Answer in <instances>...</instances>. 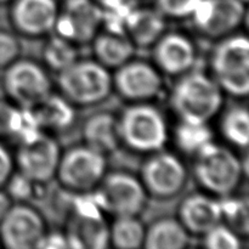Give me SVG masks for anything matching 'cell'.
<instances>
[{"instance_id": "cell-38", "label": "cell", "mask_w": 249, "mask_h": 249, "mask_svg": "<svg viewBox=\"0 0 249 249\" xmlns=\"http://www.w3.org/2000/svg\"><path fill=\"white\" fill-rule=\"evenodd\" d=\"M242 1H243V2H246V4H247V1H248V0H242Z\"/></svg>"}, {"instance_id": "cell-17", "label": "cell", "mask_w": 249, "mask_h": 249, "mask_svg": "<svg viewBox=\"0 0 249 249\" xmlns=\"http://www.w3.org/2000/svg\"><path fill=\"white\" fill-rule=\"evenodd\" d=\"M153 45L156 63L167 74H185L194 67L196 49L187 36L179 33L162 34Z\"/></svg>"}, {"instance_id": "cell-16", "label": "cell", "mask_w": 249, "mask_h": 249, "mask_svg": "<svg viewBox=\"0 0 249 249\" xmlns=\"http://www.w3.org/2000/svg\"><path fill=\"white\" fill-rule=\"evenodd\" d=\"M58 10L56 0H14L10 15L17 32L41 36L53 29Z\"/></svg>"}, {"instance_id": "cell-18", "label": "cell", "mask_w": 249, "mask_h": 249, "mask_svg": "<svg viewBox=\"0 0 249 249\" xmlns=\"http://www.w3.org/2000/svg\"><path fill=\"white\" fill-rule=\"evenodd\" d=\"M221 220L220 201L207 195H191L180 206L179 221L189 233L204 235Z\"/></svg>"}, {"instance_id": "cell-12", "label": "cell", "mask_w": 249, "mask_h": 249, "mask_svg": "<svg viewBox=\"0 0 249 249\" xmlns=\"http://www.w3.org/2000/svg\"><path fill=\"white\" fill-rule=\"evenodd\" d=\"M102 26V10L94 0H66L58 10L55 27L57 36L74 44L89 43Z\"/></svg>"}, {"instance_id": "cell-35", "label": "cell", "mask_w": 249, "mask_h": 249, "mask_svg": "<svg viewBox=\"0 0 249 249\" xmlns=\"http://www.w3.org/2000/svg\"><path fill=\"white\" fill-rule=\"evenodd\" d=\"M36 248H45V249H48V248H53V249L68 248L67 237H66V235H63V233L45 232L44 233L43 237H41L40 242L38 243V247Z\"/></svg>"}, {"instance_id": "cell-33", "label": "cell", "mask_w": 249, "mask_h": 249, "mask_svg": "<svg viewBox=\"0 0 249 249\" xmlns=\"http://www.w3.org/2000/svg\"><path fill=\"white\" fill-rule=\"evenodd\" d=\"M21 46L14 34L0 31V67L5 68L18 58Z\"/></svg>"}, {"instance_id": "cell-21", "label": "cell", "mask_w": 249, "mask_h": 249, "mask_svg": "<svg viewBox=\"0 0 249 249\" xmlns=\"http://www.w3.org/2000/svg\"><path fill=\"white\" fill-rule=\"evenodd\" d=\"M91 41L96 61L106 68H118L134 55L135 45L124 34L107 32L96 34Z\"/></svg>"}, {"instance_id": "cell-15", "label": "cell", "mask_w": 249, "mask_h": 249, "mask_svg": "<svg viewBox=\"0 0 249 249\" xmlns=\"http://www.w3.org/2000/svg\"><path fill=\"white\" fill-rule=\"evenodd\" d=\"M112 83L124 99L133 102H145L153 99L163 88V79L157 68L142 61L129 60L119 66Z\"/></svg>"}, {"instance_id": "cell-2", "label": "cell", "mask_w": 249, "mask_h": 249, "mask_svg": "<svg viewBox=\"0 0 249 249\" xmlns=\"http://www.w3.org/2000/svg\"><path fill=\"white\" fill-rule=\"evenodd\" d=\"M57 74L62 96L71 104L80 106L104 101L113 88L108 68L97 61L77 60Z\"/></svg>"}, {"instance_id": "cell-37", "label": "cell", "mask_w": 249, "mask_h": 249, "mask_svg": "<svg viewBox=\"0 0 249 249\" xmlns=\"http://www.w3.org/2000/svg\"><path fill=\"white\" fill-rule=\"evenodd\" d=\"M10 1V0H0V4H4V2H7Z\"/></svg>"}, {"instance_id": "cell-6", "label": "cell", "mask_w": 249, "mask_h": 249, "mask_svg": "<svg viewBox=\"0 0 249 249\" xmlns=\"http://www.w3.org/2000/svg\"><path fill=\"white\" fill-rule=\"evenodd\" d=\"M92 194L101 211L117 216L138 215L146 203L142 182L124 172L105 174Z\"/></svg>"}, {"instance_id": "cell-24", "label": "cell", "mask_w": 249, "mask_h": 249, "mask_svg": "<svg viewBox=\"0 0 249 249\" xmlns=\"http://www.w3.org/2000/svg\"><path fill=\"white\" fill-rule=\"evenodd\" d=\"M189 232L177 219L165 218L153 223L145 232L143 248L182 249L189 245Z\"/></svg>"}, {"instance_id": "cell-29", "label": "cell", "mask_w": 249, "mask_h": 249, "mask_svg": "<svg viewBox=\"0 0 249 249\" xmlns=\"http://www.w3.org/2000/svg\"><path fill=\"white\" fill-rule=\"evenodd\" d=\"M221 216L228 220V226L237 235H248V203L246 199L228 198L224 197L220 201Z\"/></svg>"}, {"instance_id": "cell-36", "label": "cell", "mask_w": 249, "mask_h": 249, "mask_svg": "<svg viewBox=\"0 0 249 249\" xmlns=\"http://www.w3.org/2000/svg\"><path fill=\"white\" fill-rule=\"evenodd\" d=\"M10 207H11V198L6 194V191H2V189H0V221L4 218Z\"/></svg>"}, {"instance_id": "cell-5", "label": "cell", "mask_w": 249, "mask_h": 249, "mask_svg": "<svg viewBox=\"0 0 249 249\" xmlns=\"http://www.w3.org/2000/svg\"><path fill=\"white\" fill-rule=\"evenodd\" d=\"M215 82L221 90L233 96H246L249 91V41L242 34L220 41L211 60Z\"/></svg>"}, {"instance_id": "cell-26", "label": "cell", "mask_w": 249, "mask_h": 249, "mask_svg": "<svg viewBox=\"0 0 249 249\" xmlns=\"http://www.w3.org/2000/svg\"><path fill=\"white\" fill-rule=\"evenodd\" d=\"M208 123H191L180 121L175 129V141L182 152L196 155L198 151L212 142L213 134Z\"/></svg>"}, {"instance_id": "cell-23", "label": "cell", "mask_w": 249, "mask_h": 249, "mask_svg": "<svg viewBox=\"0 0 249 249\" xmlns=\"http://www.w3.org/2000/svg\"><path fill=\"white\" fill-rule=\"evenodd\" d=\"M41 131L29 109L0 101V138H11L19 143Z\"/></svg>"}, {"instance_id": "cell-4", "label": "cell", "mask_w": 249, "mask_h": 249, "mask_svg": "<svg viewBox=\"0 0 249 249\" xmlns=\"http://www.w3.org/2000/svg\"><path fill=\"white\" fill-rule=\"evenodd\" d=\"M241 160L228 150L213 141L196 153L195 175L199 184L211 194L220 197L230 196L242 178Z\"/></svg>"}, {"instance_id": "cell-11", "label": "cell", "mask_w": 249, "mask_h": 249, "mask_svg": "<svg viewBox=\"0 0 249 249\" xmlns=\"http://www.w3.org/2000/svg\"><path fill=\"white\" fill-rule=\"evenodd\" d=\"M187 179L186 168L175 155L157 151L141 168L146 192L158 198H169L181 191Z\"/></svg>"}, {"instance_id": "cell-20", "label": "cell", "mask_w": 249, "mask_h": 249, "mask_svg": "<svg viewBox=\"0 0 249 249\" xmlns=\"http://www.w3.org/2000/svg\"><path fill=\"white\" fill-rule=\"evenodd\" d=\"M85 145L102 155L113 152L121 143L118 119L111 113H97L90 117L83 129Z\"/></svg>"}, {"instance_id": "cell-27", "label": "cell", "mask_w": 249, "mask_h": 249, "mask_svg": "<svg viewBox=\"0 0 249 249\" xmlns=\"http://www.w3.org/2000/svg\"><path fill=\"white\" fill-rule=\"evenodd\" d=\"M221 133L229 142L247 147L249 141V117L246 107L235 106L225 112L221 119Z\"/></svg>"}, {"instance_id": "cell-10", "label": "cell", "mask_w": 249, "mask_h": 249, "mask_svg": "<svg viewBox=\"0 0 249 249\" xmlns=\"http://www.w3.org/2000/svg\"><path fill=\"white\" fill-rule=\"evenodd\" d=\"M60 158L61 150L57 141L39 131L19 143L16 165L18 172L34 184H45L56 177Z\"/></svg>"}, {"instance_id": "cell-8", "label": "cell", "mask_w": 249, "mask_h": 249, "mask_svg": "<svg viewBox=\"0 0 249 249\" xmlns=\"http://www.w3.org/2000/svg\"><path fill=\"white\" fill-rule=\"evenodd\" d=\"M2 85L7 96L22 108H32L51 94L45 70L29 60H18L5 67Z\"/></svg>"}, {"instance_id": "cell-3", "label": "cell", "mask_w": 249, "mask_h": 249, "mask_svg": "<svg viewBox=\"0 0 249 249\" xmlns=\"http://www.w3.org/2000/svg\"><path fill=\"white\" fill-rule=\"evenodd\" d=\"M121 142L136 152H157L168 140L164 118L156 107L135 102L118 119Z\"/></svg>"}, {"instance_id": "cell-1", "label": "cell", "mask_w": 249, "mask_h": 249, "mask_svg": "<svg viewBox=\"0 0 249 249\" xmlns=\"http://www.w3.org/2000/svg\"><path fill=\"white\" fill-rule=\"evenodd\" d=\"M223 94L218 83L204 73H185L175 84L170 105L180 121L208 123L220 108Z\"/></svg>"}, {"instance_id": "cell-28", "label": "cell", "mask_w": 249, "mask_h": 249, "mask_svg": "<svg viewBox=\"0 0 249 249\" xmlns=\"http://www.w3.org/2000/svg\"><path fill=\"white\" fill-rule=\"evenodd\" d=\"M43 57L46 66L58 73L78 60V53L74 43L56 34L44 46Z\"/></svg>"}, {"instance_id": "cell-22", "label": "cell", "mask_w": 249, "mask_h": 249, "mask_svg": "<svg viewBox=\"0 0 249 249\" xmlns=\"http://www.w3.org/2000/svg\"><path fill=\"white\" fill-rule=\"evenodd\" d=\"M29 109L39 128L61 130L66 129L74 121L72 104L60 95H50Z\"/></svg>"}, {"instance_id": "cell-7", "label": "cell", "mask_w": 249, "mask_h": 249, "mask_svg": "<svg viewBox=\"0 0 249 249\" xmlns=\"http://www.w3.org/2000/svg\"><path fill=\"white\" fill-rule=\"evenodd\" d=\"M106 174V158L88 145L77 146L61 155L56 177L71 191L88 194Z\"/></svg>"}, {"instance_id": "cell-25", "label": "cell", "mask_w": 249, "mask_h": 249, "mask_svg": "<svg viewBox=\"0 0 249 249\" xmlns=\"http://www.w3.org/2000/svg\"><path fill=\"white\" fill-rule=\"evenodd\" d=\"M146 229L136 215L117 216L109 228V245L119 249L143 247Z\"/></svg>"}, {"instance_id": "cell-31", "label": "cell", "mask_w": 249, "mask_h": 249, "mask_svg": "<svg viewBox=\"0 0 249 249\" xmlns=\"http://www.w3.org/2000/svg\"><path fill=\"white\" fill-rule=\"evenodd\" d=\"M201 0H157L158 11L164 17H181L191 16Z\"/></svg>"}, {"instance_id": "cell-34", "label": "cell", "mask_w": 249, "mask_h": 249, "mask_svg": "<svg viewBox=\"0 0 249 249\" xmlns=\"http://www.w3.org/2000/svg\"><path fill=\"white\" fill-rule=\"evenodd\" d=\"M12 173H14V160L11 153L0 142V189L5 186Z\"/></svg>"}, {"instance_id": "cell-19", "label": "cell", "mask_w": 249, "mask_h": 249, "mask_svg": "<svg viewBox=\"0 0 249 249\" xmlns=\"http://www.w3.org/2000/svg\"><path fill=\"white\" fill-rule=\"evenodd\" d=\"M165 28L164 16L158 10L134 7L124 22V34L134 45H153Z\"/></svg>"}, {"instance_id": "cell-9", "label": "cell", "mask_w": 249, "mask_h": 249, "mask_svg": "<svg viewBox=\"0 0 249 249\" xmlns=\"http://www.w3.org/2000/svg\"><path fill=\"white\" fill-rule=\"evenodd\" d=\"M74 216L66 233L68 248L104 249L109 246V228L92 195L82 194L74 203Z\"/></svg>"}, {"instance_id": "cell-14", "label": "cell", "mask_w": 249, "mask_h": 249, "mask_svg": "<svg viewBox=\"0 0 249 249\" xmlns=\"http://www.w3.org/2000/svg\"><path fill=\"white\" fill-rule=\"evenodd\" d=\"M196 28L211 38L230 36L246 18L242 0H201L191 15Z\"/></svg>"}, {"instance_id": "cell-32", "label": "cell", "mask_w": 249, "mask_h": 249, "mask_svg": "<svg viewBox=\"0 0 249 249\" xmlns=\"http://www.w3.org/2000/svg\"><path fill=\"white\" fill-rule=\"evenodd\" d=\"M34 185L36 184L32 180L18 172L17 174L12 173L10 175L5 186H6V194L9 195L10 198L16 199V201H26L33 194Z\"/></svg>"}, {"instance_id": "cell-30", "label": "cell", "mask_w": 249, "mask_h": 249, "mask_svg": "<svg viewBox=\"0 0 249 249\" xmlns=\"http://www.w3.org/2000/svg\"><path fill=\"white\" fill-rule=\"evenodd\" d=\"M204 246L209 249H238L241 247L240 235L228 225L219 223L204 233Z\"/></svg>"}, {"instance_id": "cell-13", "label": "cell", "mask_w": 249, "mask_h": 249, "mask_svg": "<svg viewBox=\"0 0 249 249\" xmlns=\"http://www.w3.org/2000/svg\"><path fill=\"white\" fill-rule=\"evenodd\" d=\"M45 232L40 214L23 203L11 204L0 221V242L9 249L36 248Z\"/></svg>"}]
</instances>
